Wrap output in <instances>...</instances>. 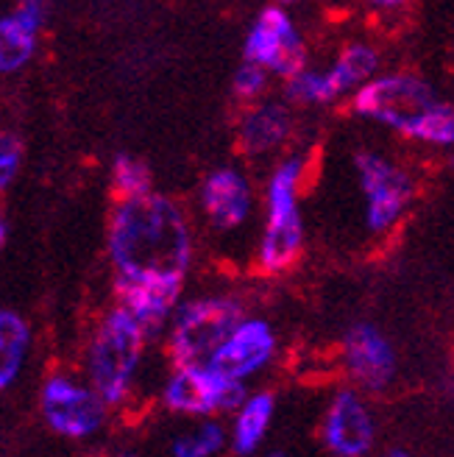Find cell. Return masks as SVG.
Wrapping results in <instances>:
<instances>
[{
    "label": "cell",
    "instance_id": "cell-2",
    "mask_svg": "<svg viewBox=\"0 0 454 457\" xmlns=\"http://www.w3.org/2000/svg\"><path fill=\"white\" fill-rule=\"evenodd\" d=\"M304 181V162L299 156L274 168L265 187V232L260 240V268L282 273L299 262L304 251V220L299 212V193Z\"/></svg>",
    "mask_w": 454,
    "mask_h": 457
},
{
    "label": "cell",
    "instance_id": "cell-28",
    "mask_svg": "<svg viewBox=\"0 0 454 457\" xmlns=\"http://www.w3.org/2000/svg\"><path fill=\"white\" fill-rule=\"evenodd\" d=\"M4 240H6V223L0 218V245H4Z\"/></svg>",
    "mask_w": 454,
    "mask_h": 457
},
{
    "label": "cell",
    "instance_id": "cell-16",
    "mask_svg": "<svg viewBox=\"0 0 454 457\" xmlns=\"http://www.w3.org/2000/svg\"><path fill=\"white\" fill-rule=\"evenodd\" d=\"M379 67H382V59L374 45L349 42L332 59L329 73H332L337 89L343 93V98H351L362 84H368L374 76H379Z\"/></svg>",
    "mask_w": 454,
    "mask_h": 457
},
{
    "label": "cell",
    "instance_id": "cell-18",
    "mask_svg": "<svg viewBox=\"0 0 454 457\" xmlns=\"http://www.w3.org/2000/svg\"><path fill=\"white\" fill-rule=\"evenodd\" d=\"M37 48V26L22 20L17 12L0 17V73L20 71L34 56Z\"/></svg>",
    "mask_w": 454,
    "mask_h": 457
},
{
    "label": "cell",
    "instance_id": "cell-23",
    "mask_svg": "<svg viewBox=\"0 0 454 457\" xmlns=\"http://www.w3.org/2000/svg\"><path fill=\"white\" fill-rule=\"evenodd\" d=\"M226 436L218 424H203L190 436H181L173 444V454L176 457H212L220 446H223Z\"/></svg>",
    "mask_w": 454,
    "mask_h": 457
},
{
    "label": "cell",
    "instance_id": "cell-12",
    "mask_svg": "<svg viewBox=\"0 0 454 457\" xmlns=\"http://www.w3.org/2000/svg\"><path fill=\"white\" fill-rule=\"evenodd\" d=\"M277 349V337L265 321H243L223 346L210 357V369L226 379H245L270 360Z\"/></svg>",
    "mask_w": 454,
    "mask_h": 457
},
{
    "label": "cell",
    "instance_id": "cell-14",
    "mask_svg": "<svg viewBox=\"0 0 454 457\" xmlns=\"http://www.w3.org/2000/svg\"><path fill=\"white\" fill-rule=\"evenodd\" d=\"M326 446L340 457H362L374 444V421L354 391H340L324 427Z\"/></svg>",
    "mask_w": 454,
    "mask_h": 457
},
{
    "label": "cell",
    "instance_id": "cell-4",
    "mask_svg": "<svg viewBox=\"0 0 454 457\" xmlns=\"http://www.w3.org/2000/svg\"><path fill=\"white\" fill-rule=\"evenodd\" d=\"M438 104L435 89L413 73H379L351 96L357 118L410 137L424 114Z\"/></svg>",
    "mask_w": 454,
    "mask_h": 457
},
{
    "label": "cell",
    "instance_id": "cell-15",
    "mask_svg": "<svg viewBox=\"0 0 454 457\" xmlns=\"http://www.w3.org/2000/svg\"><path fill=\"white\" fill-rule=\"evenodd\" d=\"M115 293L120 307L134 315L145 332V337L156 335L165 327L168 315L173 312L181 285L176 282H151V279H128V277H118L115 282Z\"/></svg>",
    "mask_w": 454,
    "mask_h": 457
},
{
    "label": "cell",
    "instance_id": "cell-9",
    "mask_svg": "<svg viewBox=\"0 0 454 457\" xmlns=\"http://www.w3.org/2000/svg\"><path fill=\"white\" fill-rule=\"evenodd\" d=\"M42 413L59 436L87 438L103 421V399L70 379L54 377L42 387Z\"/></svg>",
    "mask_w": 454,
    "mask_h": 457
},
{
    "label": "cell",
    "instance_id": "cell-19",
    "mask_svg": "<svg viewBox=\"0 0 454 457\" xmlns=\"http://www.w3.org/2000/svg\"><path fill=\"white\" fill-rule=\"evenodd\" d=\"M29 352V324L17 312L0 310V391L17 379Z\"/></svg>",
    "mask_w": 454,
    "mask_h": 457
},
{
    "label": "cell",
    "instance_id": "cell-29",
    "mask_svg": "<svg viewBox=\"0 0 454 457\" xmlns=\"http://www.w3.org/2000/svg\"><path fill=\"white\" fill-rule=\"evenodd\" d=\"M274 4H279V6L287 9V6H293V4H301V0H274Z\"/></svg>",
    "mask_w": 454,
    "mask_h": 457
},
{
    "label": "cell",
    "instance_id": "cell-1",
    "mask_svg": "<svg viewBox=\"0 0 454 457\" xmlns=\"http://www.w3.org/2000/svg\"><path fill=\"white\" fill-rule=\"evenodd\" d=\"M109 254L118 277L181 285L193 257L190 226L165 195L123 198L111 215Z\"/></svg>",
    "mask_w": 454,
    "mask_h": 457
},
{
    "label": "cell",
    "instance_id": "cell-30",
    "mask_svg": "<svg viewBox=\"0 0 454 457\" xmlns=\"http://www.w3.org/2000/svg\"><path fill=\"white\" fill-rule=\"evenodd\" d=\"M391 457H407V454L401 449H396V452H391Z\"/></svg>",
    "mask_w": 454,
    "mask_h": 457
},
{
    "label": "cell",
    "instance_id": "cell-10",
    "mask_svg": "<svg viewBox=\"0 0 454 457\" xmlns=\"http://www.w3.org/2000/svg\"><path fill=\"white\" fill-rule=\"evenodd\" d=\"M343 357L349 377L366 391H382L396 374V354L391 343L371 324H357L349 329L343 340Z\"/></svg>",
    "mask_w": 454,
    "mask_h": 457
},
{
    "label": "cell",
    "instance_id": "cell-25",
    "mask_svg": "<svg viewBox=\"0 0 454 457\" xmlns=\"http://www.w3.org/2000/svg\"><path fill=\"white\" fill-rule=\"evenodd\" d=\"M22 162V145L14 134L0 131V190H4L9 181L17 176Z\"/></svg>",
    "mask_w": 454,
    "mask_h": 457
},
{
    "label": "cell",
    "instance_id": "cell-24",
    "mask_svg": "<svg viewBox=\"0 0 454 457\" xmlns=\"http://www.w3.org/2000/svg\"><path fill=\"white\" fill-rule=\"evenodd\" d=\"M268 79L270 73L260 64H252V62H243L237 67V73L232 79V89H235V98L243 101V104H257L262 101L265 89H268Z\"/></svg>",
    "mask_w": 454,
    "mask_h": 457
},
{
    "label": "cell",
    "instance_id": "cell-21",
    "mask_svg": "<svg viewBox=\"0 0 454 457\" xmlns=\"http://www.w3.org/2000/svg\"><path fill=\"white\" fill-rule=\"evenodd\" d=\"M407 140H416L429 148H454V104L438 101L418 120Z\"/></svg>",
    "mask_w": 454,
    "mask_h": 457
},
{
    "label": "cell",
    "instance_id": "cell-3",
    "mask_svg": "<svg viewBox=\"0 0 454 457\" xmlns=\"http://www.w3.org/2000/svg\"><path fill=\"white\" fill-rule=\"evenodd\" d=\"M145 346V332L123 307L111 310L95 332L89 349V377L103 404H118L137 371Z\"/></svg>",
    "mask_w": 454,
    "mask_h": 457
},
{
    "label": "cell",
    "instance_id": "cell-17",
    "mask_svg": "<svg viewBox=\"0 0 454 457\" xmlns=\"http://www.w3.org/2000/svg\"><path fill=\"white\" fill-rule=\"evenodd\" d=\"M285 101L296 106H332L343 101V93L337 89L329 67L318 71L307 64L296 76L285 79Z\"/></svg>",
    "mask_w": 454,
    "mask_h": 457
},
{
    "label": "cell",
    "instance_id": "cell-11",
    "mask_svg": "<svg viewBox=\"0 0 454 457\" xmlns=\"http://www.w3.org/2000/svg\"><path fill=\"white\" fill-rule=\"evenodd\" d=\"M254 207V193L248 179L237 168H218L212 170L201 185V210L207 220L220 228L232 232L240 228Z\"/></svg>",
    "mask_w": 454,
    "mask_h": 457
},
{
    "label": "cell",
    "instance_id": "cell-7",
    "mask_svg": "<svg viewBox=\"0 0 454 457\" xmlns=\"http://www.w3.org/2000/svg\"><path fill=\"white\" fill-rule=\"evenodd\" d=\"M243 62L260 64L270 76L290 79L307 67V45L285 6H265L243 42Z\"/></svg>",
    "mask_w": 454,
    "mask_h": 457
},
{
    "label": "cell",
    "instance_id": "cell-22",
    "mask_svg": "<svg viewBox=\"0 0 454 457\" xmlns=\"http://www.w3.org/2000/svg\"><path fill=\"white\" fill-rule=\"evenodd\" d=\"M111 181H115V190L120 198H134V195H145L151 190V170L143 159L118 154L115 165H111Z\"/></svg>",
    "mask_w": 454,
    "mask_h": 457
},
{
    "label": "cell",
    "instance_id": "cell-27",
    "mask_svg": "<svg viewBox=\"0 0 454 457\" xmlns=\"http://www.w3.org/2000/svg\"><path fill=\"white\" fill-rule=\"evenodd\" d=\"M362 4L374 12H396V9H404L410 0H362Z\"/></svg>",
    "mask_w": 454,
    "mask_h": 457
},
{
    "label": "cell",
    "instance_id": "cell-20",
    "mask_svg": "<svg viewBox=\"0 0 454 457\" xmlns=\"http://www.w3.org/2000/svg\"><path fill=\"white\" fill-rule=\"evenodd\" d=\"M270 416H274V396L270 394H257L240 407V416L235 421V436H232L237 454H252L260 446L270 424Z\"/></svg>",
    "mask_w": 454,
    "mask_h": 457
},
{
    "label": "cell",
    "instance_id": "cell-31",
    "mask_svg": "<svg viewBox=\"0 0 454 457\" xmlns=\"http://www.w3.org/2000/svg\"><path fill=\"white\" fill-rule=\"evenodd\" d=\"M268 457H282V454H268Z\"/></svg>",
    "mask_w": 454,
    "mask_h": 457
},
{
    "label": "cell",
    "instance_id": "cell-13",
    "mask_svg": "<svg viewBox=\"0 0 454 457\" xmlns=\"http://www.w3.org/2000/svg\"><path fill=\"white\" fill-rule=\"evenodd\" d=\"M296 118L287 101H257L248 104L237 123V148L245 156H268L285 148L293 137Z\"/></svg>",
    "mask_w": 454,
    "mask_h": 457
},
{
    "label": "cell",
    "instance_id": "cell-26",
    "mask_svg": "<svg viewBox=\"0 0 454 457\" xmlns=\"http://www.w3.org/2000/svg\"><path fill=\"white\" fill-rule=\"evenodd\" d=\"M17 14L22 17V20H29L31 26H42V20H45V14H48V0H20V9H17Z\"/></svg>",
    "mask_w": 454,
    "mask_h": 457
},
{
    "label": "cell",
    "instance_id": "cell-5",
    "mask_svg": "<svg viewBox=\"0 0 454 457\" xmlns=\"http://www.w3.org/2000/svg\"><path fill=\"white\" fill-rule=\"evenodd\" d=\"M243 307L235 299L210 295V299L187 302L176 312L170 332V357L178 369L187 365H207L210 357L223 346L240 324Z\"/></svg>",
    "mask_w": 454,
    "mask_h": 457
},
{
    "label": "cell",
    "instance_id": "cell-8",
    "mask_svg": "<svg viewBox=\"0 0 454 457\" xmlns=\"http://www.w3.org/2000/svg\"><path fill=\"white\" fill-rule=\"evenodd\" d=\"M165 404L176 413L207 416L215 410H235L245 404V387L240 379H226L215 374L210 365H187L178 369L168 387Z\"/></svg>",
    "mask_w": 454,
    "mask_h": 457
},
{
    "label": "cell",
    "instance_id": "cell-6",
    "mask_svg": "<svg viewBox=\"0 0 454 457\" xmlns=\"http://www.w3.org/2000/svg\"><path fill=\"white\" fill-rule=\"evenodd\" d=\"M354 176L359 193L366 198V223L374 235H384L404 218L413 204L416 181L393 159L376 151L354 154Z\"/></svg>",
    "mask_w": 454,
    "mask_h": 457
}]
</instances>
